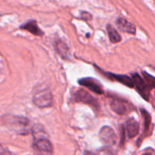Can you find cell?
Here are the masks:
<instances>
[{
  "label": "cell",
  "instance_id": "52a82bcc",
  "mask_svg": "<svg viewBox=\"0 0 155 155\" xmlns=\"http://www.w3.org/2000/svg\"><path fill=\"white\" fill-rule=\"evenodd\" d=\"M79 84L88 88L89 90H91L92 92L95 93L96 94H104V89L102 84L94 78L91 77H86V78H82L78 81Z\"/></svg>",
  "mask_w": 155,
  "mask_h": 155
},
{
  "label": "cell",
  "instance_id": "ffe728a7",
  "mask_svg": "<svg viewBox=\"0 0 155 155\" xmlns=\"http://www.w3.org/2000/svg\"><path fill=\"white\" fill-rule=\"evenodd\" d=\"M143 155H152V153H145Z\"/></svg>",
  "mask_w": 155,
  "mask_h": 155
},
{
  "label": "cell",
  "instance_id": "e0dca14e",
  "mask_svg": "<svg viewBox=\"0 0 155 155\" xmlns=\"http://www.w3.org/2000/svg\"><path fill=\"white\" fill-rule=\"evenodd\" d=\"M85 155H113V153L109 148H103L96 152H86Z\"/></svg>",
  "mask_w": 155,
  "mask_h": 155
},
{
  "label": "cell",
  "instance_id": "3957f363",
  "mask_svg": "<svg viewBox=\"0 0 155 155\" xmlns=\"http://www.w3.org/2000/svg\"><path fill=\"white\" fill-rule=\"evenodd\" d=\"M53 94L48 89L36 92L33 96V103L39 108H47L53 105Z\"/></svg>",
  "mask_w": 155,
  "mask_h": 155
},
{
  "label": "cell",
  "instance_id": "8992f818",
  "mask_svg": "<svg viewBox=\"0 0 155 155\" xmlns=\"http://www.w3.org/2000/svg\"><path fill=\"white\" fill-rule=\"evenodd\" d=\"M100 140L108 146L114 145L117 142V137L114 131L109 126H104L99 133Z\"/></svg>",
  "mask_w": 155,
  "mask_h": 155
},
{
  "label": "cell",
  "instance_id": "9c48e42d",
  "mask_svg": "<svg viewBox=\"0 0 155 155\" xmlns=\"http://www.w3.org/2000/svg\"><path fill=\"white\" fill-rule=\"evenodd\" d=\"M101 71V70H100ZM103 74L106 77H108L109 79H112L114 81H117L119 83H121L124 85H126L129 88H134V81L131 77H129L128 75L125 74H115L113 73H107V72H103Z\"/></svg>",
  "mask_w": 155,
  "mask_h": 155
},
{
  "label": "cell",
  "instance_id": "ba28073f",
  "mask_svg": "<svg viewBox=\"0 0 155 155\" xmlns=\"http://www.w3.org/2000/svg\"><path fill=\"white\" fill-rule=\"evenodd\" d=\"M74 101L79 102V103L87 104L94 108H98L97 100L83 89H80L79 91H77L74 94Z\"/></svg>",
  "mask_w": 155,
  "mask_h": 155
},
{
  "label": "cell",
  "instance_id": "277c9868",
  "mask_svg": "<svg viewBox=\"0 0 155 155\" xmlns=\"http://www.w3.org/2000/svg\"><path fill=\"white\" fill-rule=\"evenodd\" d=\"M109 104L111 109L117 114L124 115L128 114L130 111H132V105L124 101L118 97L115 96H110L109 97Z\"/></svg>",
  "mask_w": 155,
  "mask_h": 155
},
{
  "label": "cell",
  "instance_id": "5bb4252c",
  "mask_svg": "<svg viewBox=\"0 0 155 155\" xmlns=\"http://www.w3.org/2000/svg\"><path fill=\"white\" fill-rule=\"evenodd\" d=\"M55 49H56L57 53L64 59H69V57H70L69 48H68V46L66 45V44L64 42H63L60 39H56V41H55Z\"/></svg>",
  "mask_w": 155,
  "mask_h": 155
},
{
  "label": "cell",
  "instance_id": "7c38bea8",
  "mask_svg": "<svg viewBox=\"0 0 155 155\" xmlns=\"http://www.w3.org/2000/svg\"><path fill=\"white\" fill-rule=\"evenodd\" d=\"M21 29L23 30H26V31H29L31 34L35 35H38V36H41L44 35V32L40 29V27L38 26L36 21L35 20H31V21H28L26 22L25 25H22L20 26Z\"/></svg>",
  "mask_w": 155,
  "mask_h": 155
},
{
  "label": "cell",
  "instance_id": "5b68a950",
  "mask_svg": "<svg viewBox=\"0 0 155 155\" xmlns=\"http://www.w3.org/2000/svg\"><path fill=\"white\" fill-rule=\"evenodd\" d=\"M133 81H134V87H135L136 91L140 94V95L145 100H150V89L148 88L146 83L144 82L143 78L136 73L133 74Z\"/></svg>",
  "mask_w": 155,
  "mask_h": 155
},
{
  "label": "cell",
  "instance_id": "d6986e66",
  "mask_svg": "<svg viewBox=\"0 0 155 155\" xmlns=\"http://www.w3.org/2000/svg\"><path fill=\"white\" fill-rule=\"evenodd\" d=\"M82 14H83V15H82V16H83V18H85V19H90V18L92 17V16L90 15V14H88V13H84H84H82Z\"/></svg>",
  "mask_w": 155,
  "mask_h": 155
},
{
  "label": "cell",
  "instance_id": "8fae6325",
  "mask_svg": "<svg viewBox=\"0 0 155 155\" xmlns=\"http://www.w3.org/2000/svg\"><path fill=\"white\" fill-rule=\"evenodd\" d=\"M116 25L117 27L124 32V33H128V34H132L134 35L136 32V28L134 26V25H133L131 22H129L128 20L124 19V17H118L116 20Z\"/></svg>",
  "mask_w": 155,
  "mask_h": 155
},
{
  "label": "cell",
  "instance_id": "2e32d148",
  "mask_svg": "<svg viewBox=\"0 0 155 155\" xmlns=\"http://www.w3.org/2000/svg\"><path fill=\"white\" fill-rule=\"evenodd\" d=\"M143 76L144 82L146 83V84L150 90L155 88V77L152 76L149 74H147L146 72H143Z\"/></svg>",
  "mask_w": 155,
  "mask_h": 155
},
{
  "label": "cell",
  "instance_id": "6da1fadb",
  "mask_svg": "<svg viewBox=\"0 0 155 155\" xmlns=\"http://www.w3.org/2000/svg\"><path fill=\"white\" fill-rule=\"evenodd\" d=\"M4 124L12 132L19 135H27L33 132V126L29 119L18 115H5L2 118Z\"/></svg>",
  "mask_w": 155,
  "mask_h": 155
},
{
  "label": "cell",
  "instance_id": "ac0fdd59",
  "mask_svg": "<svg viewBox=\"0 0 155 155\" xmlns=\"http://www.w3.org/2000/svg\"><path fill=\"white\" fill-rule=\"evenodd\" d=\"M0 155H11V153L5 147L0 144Z\"/></svg>",
  "mask_w": 155,
  "mask_h": 155
},
{
  "label": "cell",
  "instance_id": "4fadbf2b",
  "mask_svg": "<svg viewBox=\"0 0 155 155\" xmlns=\"http://www.w3.org/2000/svg\"><path fill=\"white\" fill-rule=\"evenodd\" d=\"M141 113H142V114H143V116L144 131H143V135L141 136L140 140L138 141V144H140L141 141H143V139L145 136L149 135V134H150V128H151V124H152V117H151L150 114H149L147 111H145L144 109H141Z\"/></svg>",
  "mask_w": 155,
  "mask_h": 155
},
{
  "label": "cell",
  "instance_id": "9a60e30c",
  "mask_svg": "<svg viewBox=\"0 0 155 155\" xmlns=\"http://www.w3.org/2000/svg\"><path fill=\"white\" fill-rule=\"evenodd\" d=\"M106 28H107L109 39H110V41H111L112 43L116 44V43H119V42L122 40L121 35H119V33L117 32V30H116L114 26H112L111 25H107Z\"/></svg>",
  "mask_w": 155,
  "mask_h": 155
},
{
  "label": "cell",
  "instance_id": "7a4b0ae2",
  "mask_svg": "<svg viewBox=\"0 0 155 155\" xmlns=\"http://www.w3.org/2000/svg\"><path fill=\"white\" fill-rule=\"evenodd\" d=\"M33 149L37 155H52L53 145L51 142L44 136H35Z\"/></svg>",
  "mask_w": 155,
  "mask_h": 155
},
{
  "label": "cell",
  "instance_id": "30bf717a",
  "mask_svg": "<svg viewBox=\"0 0 155 155\" xmlns=\"http://www.w3.org/2000/svg\"><path fill=\"white\" fill-rule=\"evenodd\" d=\"M125 132H126V135L129 139L136 137L140 132L139 123L134 118L128 119L126 122V124H125Z\"/></svg>",
  "mask_w": 155,
  "mask_h": 155
}]
</instances>
